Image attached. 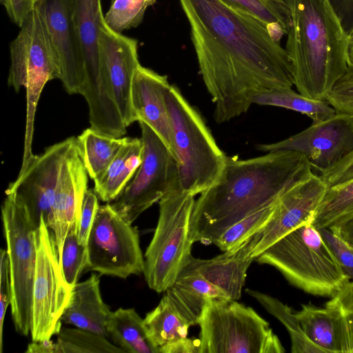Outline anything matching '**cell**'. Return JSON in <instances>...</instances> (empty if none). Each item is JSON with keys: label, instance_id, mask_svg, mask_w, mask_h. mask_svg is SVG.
Here are the masks:
<instances>
[{"label": "cell", "instance_id": "obj_21", "mask_svg": "<svg viewBox=\"0 0 353 353\" xmlns=\"http://www.w3.org/2000/svg\"><path fill=\"white\" fill-rule=\"evenodd\" d=\"M259 239L257 232L239 246L210 259L192 256L185 268L197 273L229 299L236 301L241 298L247 270L254 260L252 252Z\"/></svg>", "mask_w": 353, "mask_h": 353}, {"label": "cell", "instance_id": "obj_36", "mask_svg": "<svg viewBox=\"0 0 353 353\" xmlns=\"http://www.w3.org/2000/svg\"><path fill=\"white\" fill-rule=\"evenodd\" d=\"M259 18L267 25L278 23L285 34L288 31L287 8L282 0H223Z\"/></svg>", "mask_w": 353, "mask_h": 353}, {"label": "cell", "instance_id": "obj_20", "mask_svg": "<svg viewBox=\"0 0 353 353\" xmlns=\"http://www.w3.org/2000/svg\"><path fill=\"white\" fill-rule=\"evenodd\" d=\"M170 86L166 75L139 65L133 77L131 105L136 121L147 124L159 137L176 162L172 124L165 101Z\"/></svg>", "mask_w": 353, "mask_h": 353}, {"label": "cell", "instance_id": "obj_34", "mask_svg": "<svg viewBox=\"0 0 353 353\" xmlns=\"http://www.w3.org/2000/svg\"><path fill=\"white\" fill-rule=\"evenodd\" d=\"M157 0H111L104 15L105 24L113 31H123L138 27L143 21L146 10Z\"/></svg>", "mask_w": 353, "mask_h": 353}, {"label": "cell", "instance_id": "obj_11", "mask_svg": "<svg viewBox=\"0 0 353 353\" xmlns=\"http://www.w3.org/2000/svg\"><path fill=\"white\" fill-rule=\"evenodd\" d=\"M139 123L143 145L141 163L121 193L109 203L131 224L170 190L180 186L174 157L150 127Z\"/></svg>", "mask_w": 353, "mask_h": 353}, {"label": "cell", "instance_id": "obj_18", "mask_svg": "<svg viewBox=\"0 0 353 353\" xmlns=\"http://www.w3.org/2000/svg\"><path fill=\"white\" fill-rule=\"evenodd\" d=\"M139 41L111 30L105 23L100 28L99 52L102 68L126 127L136 121L131 105V87L140 64Z\"/></svg>", "mask_w": 353, "mask_h": 353}, {"label": "cell", "instance_id": "obj_43", "mask_svg": "<svg viewBox=\"0 0 353 353\" xmlns=\"http://www.w3.org/2000/svg\"><path fill=\"white\" fill-rule=\"evenodd\" d=\"M10 21L20 27L35 6L34 0H0Z\"/></svg>", "mask_w": 353, "mask_h": 353}, {"label": "cell", "instance_id": "obj_28", "mask_svg": "<svg viewBox=\"0 0 353 353\" xmlns=\"http://www.w3.org/2000/svg\"><path fill=\"white\" fill-rule=\"evenodd\" d=\"M143 322L159 353L164 345L186 338L192 326L165 293L158 305L147 313Z\"/></svg>", "mask_w": 353, "mask_h": 353}, {"label": "cell", "instance_id": "obj_6", "mask_svg": "<svg viewBox=\"0 0 353 353\" xmlns=\"http://www.w3.org/2000/svg\"><path fill=\"white\" fill-rule=\"evenodd\" d=\"M10 44L8 84L26 90V120L22 166L34 157L32 151L34 117L41 92L51 80L59 79L56 53L46 23L35 6Z\"/></svg>", "mask_w": 353, "mask_h": 353}, {"label": "cell", "instance_id": "obj_46", "mask_svg": "<svg viewBox=\"0 0 353 353\" xmlns=\"http://www.w3.org/2000/svg\"><path fill=\"white\" fill-rule=\"evenodd\" d=\"M26 353H59L57 343L50 339H46L39 341H32L30 343Z\"/></svg>", "mask_w": 353, "mask_h": 353}, {"label": "cell", "instance_id": "obj_41", "mask_svg": "<svg viewBox=\"0 0 353 353\" xmlns=\"http://www.w3.org/2000/svg\"><path fill=\"white\" fill-rule=\"evenodd\" d=\"M332 299L343 314L350 338V353H353V281L344 285Z\"/></svg>", "mask_w": 353, "mask_h": 353}, {"label": "cell", "instance_id": "obj_27", "mask_svg": "<svg viewBox=\"0 0 353 353\" xmlns=\"http://www.w3.org/2000/svg\"><path fill=\"white\" fill-rule=\"evenodd\" d=\"M128 137H116L90 127L77 137V146L94 183L105 172Z\"/></svg>", "mask_w": 353, "mask_h": 353}, {"label": "cell", "instance_id": "obj_14", "mask_svg": "<svg viewBox=\"0 0 353 353\" xmlns=\"http://www.w3.org/2000/svg\"><path fill=\"white\" fill-rule=\"evenodd\" d=\"M74 138L69 137L48 147L42 154H34L5 191L24 207L35 229L39 227L41 217L48 223L63 163Z\"/></svg>", "mask_w": 353, "mask_h": 353}, {"label": "cell", "instance_id": "obj_31", "mask_svg": "<svg viewBox=\"0 0 353 353\" xmlns=\"http://www.w3.org/2000/svg\"><path fill=\"white\" fill-rule=\"evenodd\" d=\"M245 292L283 324L291 339L292 353H323L306 336L295 312L291 307L265 293L251 289H246Z\"/></svg>", "mask_w": 353, "mask_h": 353}, {"label": "cell", "instance_id": "obj_22", "mask_svg": "<svg viewBox=\"0 0 353 353\" xmlns=\"http://www.w3.org/2000/svg\"><path fill=\"white\" fill-rule=\"evenodd\" d=\"M301 327L314 345L323 353H350V338L341 308L331 298L323 307L310 303L295 312Z\"/></svg>", "mask_w": 353, "mask_h": 353}, {"label": "cell", "instance_id": "obj_4", "mask_svg": "<svg viewBox=\"0 0 353 353\" xmlns=\"http://www.w3.org/2000/svg\"><path fill=\"white\" fill-rule=\"evenodd\" d=\"M255 260L273 266L292 285L312 295L332 298L350 281L312 221L301 224Z\"/></svg>", "mask_w": 353, "mask_h": 353}, {"label": "cell", "instance_id": "obj_26", "mask_svg": "<svg viewBox=\"0 0 353 353\" xmlns=\"http://www.w3.org/2000/svg\"><path fill=\"white\" fill-rule=\"evenodd\" d=\"M106 330L112 343L130 353H159L151 341L143 319L133 308L112 312Z\"/></svg>", "mask_w": 353, "mask_h": 353}, {"label": "cell", "instance_id": "obj_44", "mask_svg": "<svg viewBox=\"0 0 353 353\" xmlns=\"http://www.w3.org/2000/svg\"><path fill=\"white\" fill-rule=\"evenodd\" d=\"M339 18L344 31L350 36L353 34V0H327Z\"/></svg>", "mask_w": 353, "mask_h": 353}, {"label": "cell", "instance_id": "obj_38", "mask_svg": "<svg viewBox=\"0 0 353 353\" xmlns=\"http://www.w3.org/2000/svg\"><path fill=\"white\" fill-rule=\"evenodd\" d=\"M350 281H353V247L329 228L318 229Z\"/></svg>", "mask_w": 353, "mask_h": 353}, {"label": "cell", "instance_id": "obj_16", "mask_svg": "<svg viewBox=\"0 0 353 353\" xmlns=\"http://www.w3.org/2000/svg\"><path fill=\"white\" fill-rule=\"evenodd\" d=\"M35 6L47 26L59 66V80L70 94L83 92L85 61L71 0H37Z\"/></svg>", "mask_w": 353, "mask_h": 353}, {"label": "cell", "instance_id": "obj_48", "mask_svg": "<svg viewBox=\"0 0 353 353\" xmlns=\"http://www.w3.org/2000/svg\"><path fill=\"white\" fill-rule=\"evenodd\" d=\"M349 61L350 65L353 66V34L349 39Z\"/></svg>", "mask_w": 353, "mask_h": 353}, {"label": "cell", "instance_id": "obj_13", "mask_svg": "<svg viewBox=\"0 0 353 353\" xmlns=\"http://www.w3.org/2000/svg\"><path fill=\"white\" fill-rule=\"evenodd\" d=\"M256 148L266 152H300L321 175L353 152V117L336 112L327 119L312 123L309 128L284 140L259 144Z\"/></svg>", "mask_w": 353, "mask_h": 353}, {"label": "cell", "instance_id": "obj_25", "mask_svg": "<svg viewBox=\"0 0 353 353\" xmlns=\"http://www.w3.org/2000/svg\"><path fill=\"white\" fill-rule=\"evenodd\" d=\"M141 138L128 137L103 175L94 182L99 199L111 203L121 193L139 168L143 157Z\"/></svg>", "mask_w": 353, "mask_h": 353}, {"label": "cell", "instance_id": "obj_15", "mask_svg": "<svg viewBox=\"0 0 353 353\" xmlns=\"http://www.w3.org/2000/svg\"><path fill=\"white\" fill-rule=\"evenodd\" d=\"M74 18L82 44L85 79L81 95L88 103L92 119L114 114L117 106L101 66L99 39L104 23L101 0H71Z\"/></svg>", "mask_w": 353, "mask_h": 353}, {"label": "cell", "instance_id": "obj_2", "mask_svg": "<svg viewBox=\"0 0 353 353\" xmlns=\"http://www.w3.org/2000/svg\"><path fill=\"white\" fill-rule=\"evenodd\" d=\"M300 152L277 150L239 159L226 156L214 183L195 201L190 218L192 242L213 243L230 226L276 203L312 174Z\"/></svg>", "mask_w": 353, "mask_h": 353}, {"label": "cell", "instance_id": "obj_32", "mask_svg": "<svg viewBox=\"0 0 353 353\" xmlns=\"http://www.w3.org/2000/svg\"><path fill=\"white\" fill-rule=\"evenodd\" d=\"M57 343L59 353L125 352L107 337L81 328L61 327Z\"/></svg>", "mask_w": 353, "mask_h": 353}, {"label": "cell", "instance_id": "obj_17", "mask_svg": "<svg viewBox=\"0 0 353 353\" xmlns=\"http://www.w3.org/2000/svg\"><path fill=\"white\" fill-rule=\"evenodd\" d=\"M327 190L321 176L312 174L285 192L276 201L269 221L258 231L260 239L252 252L254 260L301 224L313 221Z\"/></svg>", "mask_w": 353, "mask_h": 353}, {"label": "cell", "instance_id": "obj_39", "mask_svg": "<svg viewBox=\"0 0 353 353\" xmlns=\"http://www.w3.org/2000/svg\"><path fill=\"white\" fill-rule=\"evenodd\" d=\"M0 352L3 351V330L6 313L12 303V292L7 249L1 250L0 258Z\"/></svg>", "mask_w": 353, "mask_h": 353}, {"label": "cell", "instance_id": "obj_5", "mask_svg": "<svg viewBox=\"0 0 353 353\" xmlns=\"http://www.w3.org/2000/svg\"><path fill=\"white\" fill-rule=\"evenodd\" d=\"M177 159L180 188L195 196L221 174L226 155L219 148L201 114L170 85L165 92Z\"/></svg>", "mask_w": 353, "mask_h": 353}, {"label": "cell", "instance_id": "obj_30", "mask_svg": "<svg viewBox=\"0 0 353 353\" xmlns=\"http://www.w3.org/2000/svg\"><path fill=\"white\" fill-rule=\"evenodd\" d=\"M353 217V179L328 188L312 224L316 229L336 228Z\"/></svg>", "mask_w": 353, "mask_h": 353}, {"label": "cell", "instance_id": "obj_24", "mask_svg": "<svg viewBox=\"0 0 353 353\" xmlns=\"http://www.w3.org/2000/svg\"><path fill=\"white\" fill-rule=\"evenodd\" d=\"M165 293L190 323L198 324L203 307L209 299H229L220 289L197 273L183 269Z\"/></svg>", "mask_w": 353, "mask_h": 353}, {"label": "cell", "instance_id": "obj_37", "mask_svg": "<svg viewBox=\"0 0 353 353\" xmlns=\"http://www.w3.org/2000/svg\"><path fill=\"white\" fill-rule=\"evenodd\" d=\"M325 101L337 113L353 117V66L349 65L345 74L336 83Z\"/></svg>", "mask_w": 353, "mask_h": 353}, {"label": "cell", "instance_id": "obj_23", "mask_svg": "<svg viewBox=\"0 0 353 353\" xmlns=\"http://www.w3.org/2000/svg\"><path fill=\"white\" fill-rule=\"evenodd\" d=\"M111 312L101 297L99 276L92 274L72 288L61 320L63 323L108 338L106 325Z\"/></svg>", "mask_w": 353, "mask_h": 353}, {"label": "cell", "instance_id": "obj_33", "mask_svg": "<svg viewBox=\"0 0 353 353\" xmlns=\"http://www.w3.org/2000/svg\"><path fill=\"white\" fill-rule=\"evenodd\" d=\"M79 223L77 218L71 223L59 257L64 280L71 289L78 283L87 261V246L81 244L78 239Z\"/></svg>", "mask_w": 353, "mask_h": 353}, {"label": "cell", "instance_id": "obj_29", "mask_svg": "<svg viewBox=\"0 0 353 353\" xmlns=\"http://www.w3.org/2000/svg\"><path fill=\"white\" fill-rule=\"evenodd\" d=\"M253 104L269 105L291 110L305 114L317 123L334 115L336 112L326 101L307 98L288 89H274L257 94Z\"/></svg>", "mask_w": 353, "mask_h": 353}, {"label": "cell", "instance_id": "obj_12", "mask_svg": "<svg viewBox=\"0 0 353 353\" xmlns=\"http://www.w3.org/2000/svg\"><path fill=\"white\" fill-rule=\"evenodd\" d=\"M86 246V270L121 279L143 273L139 231L109 203L99 205Z\"/></svg>", "mask_w": 353, "mask_h": 353}, {"label": "cell", "instance_id": "obj_7", "mask_svg": "<svg viewBox=\"0 0 353 353\" xmlns=\"http://www.w3.org/2000/svg\"><path fill=\"white\" fill-rule=\"evenodd\" d=\"M194 196L176 187L159 201V215L144 255L145 280L154 291L165 292L190 261L193 243L190 224Z\"/></svg>", "mask_w": 353, "mask_h": 353}, {"label": "cell", "instance_id": "obj_35", "mask_svg": "<svg viewBox=\"0 0 353 353\" xmlns=\"http://www.w3.org/2000/svg\"><path fill=\"white\" fill-rule=\"evenodd\" d=\"M276 203L264 207L236 222L228 228L214 244L223 252L239 246L266 224L272 215Z\"/></svg>", "mask_w": 353, "mask_h": 353}, {"label": "cell", "instance_id": "obj_3", "mask_svg": "<svg viewBox=\"0 0 353 353\" xmlns=\"http://www.w3.org/2000/svg\"><path fill=\"white\" fill-rule=\"evenodd\" d=\"M288 11L285 50L299 94L325 101L347 72L349 35L327 0H282Z\"/></svg>", "mask_w": 353, "mask_h": 353}, {"label": "cell", "instance_id": "obj_45", "mask_svg": "<svg viewBox=\"0 0 353 353\" xmlns=\"http://www.w3.org/2000/svg\"><path fill=\"white\" fill-rule=\"evenodd\" d=\"M159 353H199V341L181 339L161 347Z\"/></svg>", "mask_w": 353, "mask_h": 353}, {"label": "cell", "instance_id": "obj_8", "mask_svg": "<svg viewBox=\"0 0 353 353\" xmlns=\"http://www.w3.org/2000/svg\"><path fill=\"white\" fill-rule=\"evenodd\" d=\"M199 353H283L270 324L231 299H209L198 321Z\"/></svg>", "mask_w": 353, "mask_h": 353}, {"label": "cell", "instance_id": "obj_1", "mask_svg": "<svg viewBox=\"0 0 353 353\" xmlns=\"http://www.w3.org/2000/svg\"><path fill=\"white\" fill-rule=\"evenodd\" d=\"M179 1L217 123L246 113L260 92L294 85L290 57L265 22L223 0Z\"/></svg>", "mask_w": 353, "mask_h": 353}, {"label": "cell", "instance_id": "obj_9", "mask_svg": "<svg viewBox=\"0 0 353 353\" xmlns=\"http://www.w3.org/2000/svg\"><path fill=\"white\" fill-rule=\"evenodd\" d=\"M1 219L10 263L12 318L15 330L28 336L36 268V229L24 207L11 194H6L3 202Z\"/></svg>", "mask_w": 353, "mask_h": 353}, {"label": "cell", "instance_id": "obj_49", "mask_svg": "<svg viewBox=\"0 0 353 353\" xmlns=\"http://www.w3.org/2000/svg\"><path fill=\"white\" fill-rule=\"evenodd\" d=\"M35 1H37V0H34Z\"/></svg>", "mask_w": 353, "mask_h": 353}, {"label": "cell", "instance_id": "obj_47", "mask_svg": "<svg viewBox=\"0 0 353 353\" xmlns=\"http://www.w3.org/2000/svg\"><path fill=\"white\" fill-rule=\"evenodd\" d=\"M331 230L353 247V217L340 227Z\"/></svg>", "mask_w": 353, "mask_h": 353}, {"label": "cell", "instance_id": "obj_42", "mask_svg": "<svg viewBox=\"0 0 353 353\" xmlns=\"http://www.w3.org/2000/svg\"><path fill=\"white\" fill-rule=\"evenodd\" d=\"M321 177L327 189L338 186L353 179V152Z\"/></svg>", "mask_w": 353, "mask_h": 353}, {"label": "cell", "instance_id": "obj_10", "mask_svg": "<svg viewBox=\"0 0 353 353\" xmlns=\"http://www.w3.org/2000/svg\"><path fill=\"white\" fill-rule=\"evenodd\" d=\"M36 268L32 292L30 335L39 341L59 332L72 289L64 280L55 236L43 217L34 232Z\"/></svg>", "mask_w": 353, "mask_h": 353}, {"label": "cell", "instance_id": "obj_19", "mask_svg": "<svg viewBox=\"0 0 353 353\" xmlns=\"http://www.w3.org/2000/svg\"><path fill=\"white\" fill-rule=\"evenodd\" d=\"M88 176L74 138L64 159L47 225L55 236L61 256L71 223L81 219L83 199L88 190Z\"/></svg>", "mask_w": 353, "mask_h": 353}, {"label": "cell", "instance_id": "obj_40", "mask_svg": "<svg viewBox=\"0 0 353 353\" xmlns=\"http://www.w3.org/2000/svg\"><path fill=\"white\" fill-rule=\"evenodd\" d=\"M99 205V198L94 190L88 189L83 201L78 232V239L81 244L87 245L88 236Z\"/></svg>", "mask_w": 353, "mask_h": 353}]
</instances>
